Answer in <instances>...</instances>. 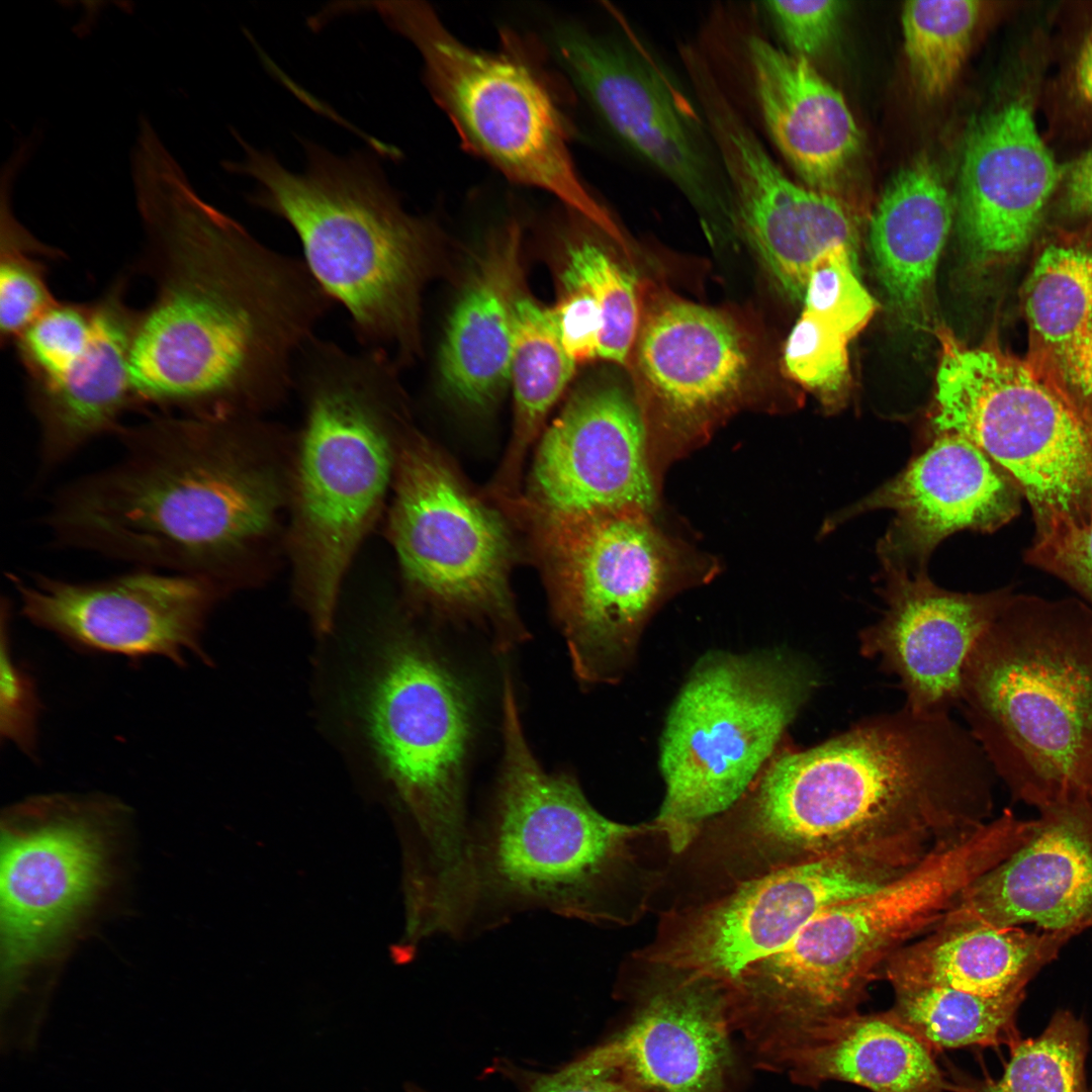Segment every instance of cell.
I'll return each mask as SVG.
<instances>
[{
  "label": "cell",
  "mask_w": 1092,
  "mask_h": 1092,
  "mask_svg": "<svg viewBox=\"0 0 1092 1092\" xmlns=\"http://www.w3.org/2000/svg\"><path fill=\"white\" fill-rule=\"evenodd\" d=\"M1073 937L983 924L935 925L883 967L893 989L942 987L987 997L1025 992L1029 981Z\"/></svg>",
  "instance_id": "29"
},
{
  "label": "cell",
  "mask_w": 1092,
  "mask_h": 1092,
  "mask_svg": "<svg viewBox=\"0 0 1092 1092\" xmlns=\"http://www.w3.org/2000/svg\"><path fill=\"white\" fill-rule=\"evenodd\" d=\"M9 576L23 617L76 650L209 662L202 634L220 589L207 580L146 569L89 582Z\"/></svg>",
  "instance_id": "19"
},
{
  "label": "cell",
  "mask_w": 1092,
  "mask_h": 1092,
  "mask_svg": "<svg viewBox=\"0 0 1092 1092\" xmlns=\"http://www.w3.org/2000/svg\"><path fill=\"white\" fill-rule=\"evenodd\" d=\"M640 416L614 385L578 388L545 431L529 479L538 523L641 514L653 503Z\"/></svg>",
  "instance_id": "20"
},
{
  "label": "cell",
  "mask_w": 1092,
  "mask_h": 1092,
  "mask_svg": "<svg viewBox=\"0 0 1092 1092\" xmlns=\"http://www.w3.org/2000/svg\"><path fill=\"white\" fill-rule=\"evenodd\" d=\"M763 9L792 49L809 61L830 40L843 10L840 1H765Z\"/></svg>",
  "instance_id": "44"
},
{
  "label": "cell",
  "mask_w": 1092,
  "mask_h": 1092,
  "mask_svg": "<svg viewBox=\"0 0 1092 1092\" xmlns=\"http://www.w3.org/2000/svg\"><path fill=\"white\" fill-rule=\"evenodd\" d=\"M125 812L111 798L72 794L31 797L6 810L0 892L9 988L53 956L108 887L112 833Z\"/></svg>",
  "instance_id": "13"
},
{
  "label": "cell",
  "mask_w": 1092,
  "mask_h": 1092,
  "mask_svg": "<svg viewBox=\"0 0 1092 1092\" xmlns=\"http://www.w3.org/2000/svg\"><path fill=\"white\" fill-rule=\"evenodd\" d=\"M504 763L489 823L475 833V928L528 910L612 918L607 894L643 831L609 820L568 776L546 774L522 730L512 680L503 694Z\"/></svg>",
  "instance_id": "8"
},
{
  "label": "cell",
  "mask_w": 1092,
  "mask_h": 1092,
  "mask_svg": "<svg viewBox=\"0 0 1092 1092\" xmlns=\"http://www.w3.org/2000/svg\"><path fill=\"white\" fill-rule=\"evenodd\" d=\"M917 863L904 850L843 852L794 863L743 885L706 910L665 962L730 987L786 947L823 910L870 893Z\"/></svg>",
  "instance_id": "18"
},
{
  "label": "cell",
  "mask_w": 1092,
  "mask_h": 1092,
  "mask_svg": "<svg viewBox=\"0 0 1092 1092\" xmlns=\"http://www.w3.org/2000/svg\"><path fill=\"white\" fill-rule=\"evenodd\" d=\"M389 533L411 585L440 607L487 620L499 643L519 633L506 525L419 437L400 436Z\"/></svg>",
  "instance_id": "14"
},
{
  "label": "cell",
  "mask_w": 1092,
  "mask_h": 1092,
  "mask_svg": "<svg viewBox=\"0 0 1092 1092\" xmlns=\"http://www.w3.org/2000/svg\"><path fill=\"white\" fill-rule=\"evenodd\" d=\"M550 49L608 129L703 213L735 222L728 181L707 127L676 98L653 62L630 42L560 22Z\"/></svg>",
  "instance_id": "17"
},
{
  "label": "cell",
  "mask_w": 1092,
  "mask_h": 1092,
  "mask_svg": "<svg viewBox=\"0 0 1092 1092\" xmlns=\"http://www.w3.org/2000/svg\"><path fill=\"white\" fill-rule=\"evenodd\" d=\"M566 251L564 270L586 288L601 311L603 330L599 357L624 363L638 326L633 277L589 239L572 240Z\"/></svg>",
  "instance_id": "39"
},
{
  "label": "cell",
  "mask_w": 1092,
  "mask_h": 1092,
  "mask_svg": "<svg viewBox=\"0 0 1092 1092\" xmlns=\"http://www.w3.org/2000/svg\"><path fill=\"white\" fill-rule=\"evenodd\" d=\"M1027 561L1061 578L1092 608V507L1084 519L1035 531Z\"/></svg>",
  "instance_id": "43"
},
{
  "label": "cell",
  "mask_w": 1092,
  "mask_h": 1092,
  "mask_svg": "<svg viewBox=\"0 0 1092 1092\" xmlns=\"http://www.w3.org/2000/svg\"><path fill=\"white\" fill-rule=\"evenodd\" d=\"M237 138L245 157L223 168L257 181L250 203L292 228L308 271L346 310L361 348L397 365L414 358L433 262L430 224L402 208L370 154L339 157L308 143L306 168L294 173Z\"/></svg>",
  "instance_id": "4"
},
{
  "label": "cell",
  "mask_w": 1092,
  "mask_h": 1092,
  "mask_svg": "<svg viewBox=\"0 0 1092 1092\" xmlns=\"http://www.w3.org/2000/svg\"><path fill=\"white\" fill-rule=\"evenodd\" d=\"M849 340L817 317L802 311L784 353L788 373L827 404H838L849 384Z\"/></svg>",
  "instance_id": "42"
},
{
  "label": "cell",
  "mask_w": 1092,
  "mask_h": 1092,
  "mask_svg": "<svg viewBox=\"0 0 1092 1092\" xmlns=\"http://www.w3.org/2000/svg\"><path fill=\"white\" fill-rule=\"evenodd\" d=\"M119 277L94 305V329L84 354L59 379L28 386V400L40 429V458L53 468L83 445L117 432L122 414L138 406L128 360L136 310L125 301Z\"/></svg>",
  "instance_id": "26"
},
{
  "label": "cell",
  "mask_w": 1092,
  "mask_h": 1092,
  "mask_svg": "<svg viewBox=\"0 0 1092 1092\" xmlns=\"http://www.w3.org/2000/svg\"><path fill=\"white\" fill-rule=\"evenodd\" d=\"M881 619L858 634L860 654L900 682L905 707L948 713L960 704L965 663L1012 592L960 594L923 574L890 568Z\"/></svg>",
  "instance_id": "22"
},
{
  "label": "cell",
  "mask_w": 1092,
  "mask_h": 1092,
  "mask_svg": "<svg viewBox=\"0 0 1092 1092\" xmlns=\"http://www.w3.org/2000/svg\"><path fill=\"white\" fill-rule=\"evenodd\" d=\"M994 777L969 729L948 713L904 706L807 749L785 741L745 794L754 830L794 863L930 849L985 822Z\"/></svg>",
  "instance_id": "3"
},
{
  "label": "cell",
  "mask_w": 1092,
  "mask_h": 1092,
  "mask_svg": "<svg viewBox=\"0 0 1092 1092\" xmlns=\"http://www.w3.org/2000/svg\"><path fill=\"white\" fill-rule=\"evenodd\" d=\"M951 219L945 185L924 160L901 170L877 205L870 226L876 269L893 306L909 318L925 306Z\"/></svg>",
  "instance_id": "31"
},
{
  "label": "cell",
  "mask_w": 1092,
  "mask_h": 1092,
  "mask_svg": "<svg viewBox=\"0 0 1092 1092\" xmlns=\"http://www.w3.org/2000/svg\"><path fill=\"white\" fill-rule=\"evenodd\" d=\"M888 1010L935 1055L944 1050L986 1048L1019 1039L1017 1010L1025 992L987 997L942 987L894 989Z\"/></svg>",
  "instance_id": "35"
},
{
  "label": "cell",
  "mask_w": 1092,
  "mask_h": 1092,
  "mask_svg": "<svg viewBox=\"0 0 1092 1092\" xmlns=\"http://www.w3.org/2000/svg\"><path fill=\"white\" fill-rule=\"evenodd\" d=\"M733 1033L726 987L688 976L647 996L621 1031L570 1065L641 1092H730Z\"/></svg>",
  "instance_id": "21"
},
{
  "label": "cell",
  "mask_w": 1092,
  "mask_h": 1092,
  "mask_svg": "<svg viewBox=\"0 0 1092 1092\" xmlns=\"http://www.w3.org/2000/svg\"><path fill=\"white\" fill-rule=\"evenodd\" d=\"M638 362L671 408L692 413L717 404L741 386L748 355L737 328L720 312L671 300L647 318Z\"/></svg>",
  "instance_id": "30"
},
{
  "label": "cell",
  "mask_w": 1092,
  "mask_h": 1092,
  "mask_svg": "<svg viewBox=\"0 0 1092 1092\" xmlns=\"http://www.w3.org/2000/svg\"><path fill=\"white\" fill-rule=\"evenodd\" d=\"M21 168L4 165L0 207V339L13 343L40 314L55 304L41 256H57L14 216L11 190Z\"/></svg>",
  "instance_id": "38"
},
{
  "label": "cell",
  "mask_w": 1092,
  "mask_h": 1092,
  "mask_svg": "<svg viewBox=\"0 0 1092 1092\" xmlns=\"http://www.w3.org/2000/svg\"><path fill=\"white\" fill-rule=\"evenodd\" d=\"M468 697L427 647L402 636L390 646L371 695L368 722L379 758L428 847L426 890L446 905L475 883V833L466 817Z\"/></svg>",
  "instance_id": "12"
},
{
  "label": "cell",
  "mask_w": 1092,
  "mask_h": 1092,
  "mask_svg": "<svg viewBox=\"0 0 1092 1092\" xmlns=\"http://www.w3.org/2000/svg\"><path fill=\"white\" fill-rule=\"evenodd\" d=\"M780 1070L809 1087L840 1081L871 1092H946L948 1084L935 1054L889 1011H854L815 1023Z\"/></svg>",
  "instance_id": "28"
},
{
  "label": "cell",
  "mask_w": 1092,
  "mask_h": 1092,
  "mask_svg": "<svg viewBox=\"0 0 1092 1092\" xmlns=\"http://www.w3.org/2000/svg\"><path fill=\"white\" fill-rule=\"evenodd\" d=\"M94 305L57 301L13 342L27 386L62 377L84 354L93 335Z\"/></svg>",
  "instance_id": "40"
},
{
  "label": "cell",
  "mask_w": 1092,
  "mask_h": 1092,
  "mask_svg": "<svg viewBox=\"0 0 1092 1092\" xmlns=\"http://www.w3.org/2000/svg\"><path fill=\"white\" fill-rule=\"evenodd\" d=\"M746 48L771 140L806 186L834 194L860 146L847 103L811 61L758 34L747 37Z\"/></svg>",
  "instance_id": "25"
},
{
  "label": "cell",
  "mask_w": 1092,
  "mask_h": 1092,
  "mask_svg": "<svg viewBox=\"0 0 1092 1092\" xmlns=\"http://www.w3.org/2000/svg\"><path fill=\"white\" fill-rule=\"evenodd\" d=\"M1021 841L1018 822L1004 812L938 842L884 886L823 910L786 947L738 980L748 1038L763 1052H778L815 1023L858 1011L888 959L937 925Z\"/></svg>",
  "instance_id": "6"
},
{
  "label": "cell",
  "mask_w": 1092,
  "mask_h": 1092,
  "mask_svg": "<svg viewBox=\"0 0 1092 1092\" xmlns=\"http://www.w3.org/2000/svg\"><path fill=\"white\" fill-rule=\"evenodd\" d=\"M370 5L418 49L429 89L468 151L510 180L554 195L615 242L623 241L578 175L564 117L528 63L468 47L425 2Z\"/></svg>",
  "instance_id": "11"
},
{
  "label": "cell",
  "mask_w": 1092,
  "mask_h": 1092,
  "mask_svg": "<svg viewBox=\"0 0 1092 1092\" xmlns=\"http://www.w3.org/2000/svg\"><path fill=\"white\" fill-rule=\"evenodd\" d=\"M969 731L1013 801L1092 804V608L1010 597L971 651Z\"/></svg>",
  "instance_id": "5"
},
{
  "label": "cell",
  "mask_w": 1092,
  "mask_h": 1092,
  "mask_svg": "<svg viewBox=\"0 0 1092 1092\" xmlns=\"http://www.w3.org/2000/svg\"><path fill=\"white\" fill-rule=\"evenodd\" d=\"M2 732L9 740L17 744L26 753L34 751L36 721L39 709L32 680L23 669L16 665L9 648H2Z\"/></svg>",
  "instance_id": "46"
},
{
  "label": "cell",
  "mask_w": 1092,
  "mask_h": 1092,
  "mask_svg": "<svg viewBox=\"0 0 1092 1092\" xmlns=\"http://www.w3.org/2000/svg\"><path fill=\"white\" fill-rule=\"evenodd\" d=\"M397 364L313 337L301 351L293 390L303 427L293 475L290 547L299 594L329 631L340 585L372 526L403 428Z\"/></svg>",
  "instance_id": "7"
},
{
  "label": "cell",
  "mask_w": 1092,
  "mask_h": 1092,
  "mask_svg": "<svg viewBox=\"0 0 1092 1092\" xmlns=\"http://www.w3.org/2000/svg\"><path fill=\"white\" fill-rule=\"evenodd\" d=\"M939 434L904 471L854 509L895 511L892 544L920 554L959 530L994 531L1019 511V490L995 462L967 439Z\"/></svg>",
  "instance_id": "24"
},
{
  "label": "cell",
  "mask_w": 1092,
  "mask_h": 1092,
  "mask_svg": "<svg viewBox=\"0 0 1092 1092\" xmlns=\"http://www.w3.org/2000/svg\"><path fill=\"white\" fill-rule=\"evenodd\" d=\"M1062 163L1053 202L1060 203L1070 214L1092 218V146Z\"/></svg>",
  "instance_id": "47"
},
{
  "label": "cell",
  "mask_w": 1092,
  "mask_h": 1092,
  "mask_svg": "<svg viewBox=\"0 0 1092 1092\" xmlns=\"http://www.w3.org/2000/svg\"><path fill=\"white\" fill-rule=\"evenodd\" d=\"M561 285L559 299L550 309L565 351L575 364L599 357L603 322L597 302L566 270Z\"/></svg>",
  "instance_id": "45"
},
{
  "label": "cell",
  "mask_w": 1092,
  "mask_h": 1092,
  "mask_svg": "<svg viewBox=\"0 0 1092 1092\" xmlns=\"http://www.w3.org/2000/svg\"><path fill=\"white\" fill-rule=\"evenodd\" d=\"M575 366L562 345L551 309L521 292L515 305L510 364L514 430L498 476L500 487L509 489L517 481L526 453Z\"/></svg>",
  "instance_id": "33"
},
{
  "label": "cell",
  "mask_w": 1092,
  "mask_h": 1092,
  "mask_svg": "<svg viewBox=\"0 0 1092 1092\" xmlns=\"http://www.w3.org/2000/svg\"><path fill=\"white\" fill-rule=\"evenodd\" d=\"M524 1092H641L605 1074L579 1071L570 1065L550 1074L527 1077Z\"/></svg>",
  "instance_id": "48"
},
{
  "label": "cell",
  "mask_w": 1092,
  "mask_h": 1092,
  "mask_svg": "<svg viewBox=\"0 0 1092 1092\" xmlns=\"http://www.w3.org/2000/svg\"><path fill=\"white\" fill-rule=\"evenodd\" d=\"M1088 1092H1092V1091H1091V1090H1088Z\"/></svg>",
  "instance_id": "50"
},
{
  "label": "cell",
  "mask_w": 1092,
  "mask_h": 1092,
  "mask_svg": "<svg viewBox=\"0 0 1092 1092\" xmlns=\"http://www.w3.org/2000/svg\"><path fill=\"white\" fill-rule=\"evenodd\" d=\"M1032 355L1028 358L1065 379L1092 322V249L1080 241L1049 244L1024 287Z\"/></svg>",
  "instance_id": "32"
},
{
  "label": "cell",
  "mask_w": 1092,
  "mask_h": 1092,
  "mask_svg": "<svg viewBox=\"0 0 1092 1092\" xmlns=\"http://www.w3.org/2000/svg\"><path fill=\"white\" fill-rule=\"evenodd\" d=\"M1050 66L1048 29L1027 32L999 100L967 141L959 183V226L979 264L1008 261L1030 244L1052 205L1063 163L1037 126Z\"/></svg>",
  "instance_id": "16"
},
{
  "label": "cell",
  "mask_w": 1092,
  "mask_h": 1092,
  "mask_svg": "<svg viewBox=\"0 0 1092 1092\" xmlns=\"http://www.w3.org/2000/svg\"><path fill=\"white\" fill-rule=\"evenodd\" d=\"M816 684L807 663L786 655H713L699 664L661 745L666 794L655 827L672 850L744 796Z\"/></svg>",
  "instance_id": "10"
},
{
  "label": "cell",
  "mask_w": 1092,
  "mask_h": 1092,
  "mask_svg": "<svg viewBox=\"0 0 1092 1092\" xmlns=\"http://www.w3.org/2000/svg\"><path fill=\"white\" fill-rule=\"evenodd\" d=\"M1010 1059L999 1079L977 1078L947 1066L949 1092H1088L1085 1023L1072 1012L1059 1010L1043 1032L1010 1045Z\"/></svg>",
  "instance_id": "36"
},
{
  "label": "cell",
  "mask_w": 1092,
  "mask_h": 1092,
  "mask_svg": "<svg viewBox=\"0 0 1092 1092\" xmlns=\"http://www.w3.org/2000/svg\"><path fill=\"white\" fill-rule=\"evenodd\" d=\"M856 252L836 246L824 252L811 271L803 311L845 336L855 337L878 304L857 275Z\"/></svg>",
  "instance_id": "41"
},
{
  "label": "cell",
  "mask_w": 1092,
  "mask_h": 1092,
  "mask_svg": "<svg viewBox=\"0 0 1092 1092\" xmlns=\"http://www.w3.org/2000/svg\"><path fill=\"white\" fill-rule=\"evenodd\" d=\"M1065 386L1092 420V322L1073 359Z\"/></svg>",
  "instance_id": "49"
},
{
  "label": "cell",
  "mask_w": 1092,
  "mask_h": 1092,
  "mask_svg": "<svg viewBox=\"0 0 1092 1092\" xmlns=\"http://www.w3.org/2000/svg\"><path fill=\"white\" fill-rule=\"evenodd\" d=\"M936 374L934 425L981 449L1029 503L1035 531L1092 507V421L1065 385L1029 358L968 347L949 332Z\"/></svg>",
  "instance_id": "9"
},
{
  "label": "cell",
  "mask_w": 1092,
  "mask_h": 1092,
  "mask_svg": "<svg viewBox=\"0 0 1092 1092\" xmlns=\"http://www.w3.org/2000/svg\"><path fill=\"white\" fill-rule=\"evenodd\" d=\"M256 416H153L117 433L121 459L56 496V541L209 581L237 577L284 499L277 464L255 446Z\"/></svg>",
  "instance_id": "2"
},
{
  "label": "cell",
  "mask_w": 1092,
  "mask_h": 1092,
  "mask_svg": "<svg viewBox=\"0 0 1092 1092\" xmlns=\"http://www.w3.org/2000/svg\"><path fill=\"white\" fill-rule=\"evenodd\" d=\"M1030 836L978 878L939 924L1092 928V804L1038 810Z\"/></svg>",
  "instance_id": "23"
},
{
  "label": "cell",
  "mask_w": 1092,
  "mask_h": 1092,
  "mask_svg": "<svg viewBox=\"0 0 1092 1092\" xmlns=\"http://www.w3.org/2000/svg\"><path fill=\"white\" fill-rule=\"evenodd\" d=\"M640 515L539 523L554 610L585 682L622 676L663 586L661 544Z\"/></svg>",
  "instance_id": "15"
},
{
  "label": "cell",
  "mask_w": 1092,
  "mask_h": 1092,
  "mask_svg": "<svg viewBox=\"0 0 1092 1092\" xmlns=\"http://www.w3.org/2000/svg\"><path fill=\"white\" fill-rule=\"evenodd\" d=\"M987 3L909 1L902 10L905 52L917 87L939 97L953 85L971 51Z\"/></svg>",
  "instance_id": "37"
},
{
  "label": "cell",
  "mask_w": 1092,
  "mask_h": 1092,
  "mask_svg": "<svg viewBox=\"0 0 1092 1092\" xmlns=\"http://www.w3.org/2000/svg\"><path fill=\"white\" fill-rule=\"evenodd\" d=\"M154 297L135 313V402L190 416H257L292 390L334 302L300 258L204 201L161 141L130 156Z\"/></svg>",
  "instance_id": "1"
},
{
  "label": "cell",
  "mask_w": 1092,
  "mask_h": 1092,
  "mask_svg": "<svg viewBox=\"0 0 1092 1092\" xmlns=\"http://www.w3.org/2000/svg\"><path fill=\"white\" fill-rule=\"evenodd\" d=\"M1049 19L1050 66L1039 112L1046 144L1066 161L1092 146V1L1060 2Z\"/></svg>",
  "instance_id": "34"
},
{
  "label": "cell",
  "mask_w": 1092,
  "mask_h": 1092,
  "mask_svg": "<svg viewBox=\"0 0 1092 1092\" xmlns=\"http://www.w3.org/2000/svg\"><path fill=\"white\" fill-rule=\"evenodd\" d=\"M519 225L494 233L475 258L452 309L438 369L443 386L473 407L494 402L510 382L520 289Z\"/></svg>",
  "instance_id": "27"
}]
</instances>
